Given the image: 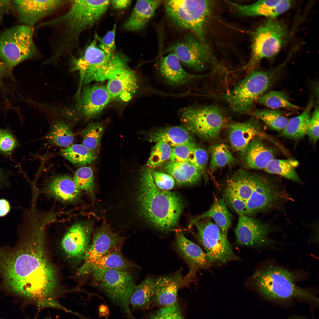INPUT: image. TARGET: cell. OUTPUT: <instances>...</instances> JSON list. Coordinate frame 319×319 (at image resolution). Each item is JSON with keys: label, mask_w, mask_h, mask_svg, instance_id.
<instances>
[{"label": "cell", "mask_w": 319, "mask_h": 319, "mask_svg": "<svg viewBox=\"0 0 319 319\" xmlns=\"http://www.w3.org/2000/svg\"><path fill=\"white\" fill-rule=\"evenodd\" d=\"M47 224L35 221L18 232L12 248L0 245V288L35 302L61 295L57 274L45 248Z\"/></svg>", "instance_id": "1"}, {"label": "cell", "mask_w": 319, "mask_h": 319, "mask_svg": "<svg viewBox=\"0 0 319 319\" xmlns=\"http://www.w3.org/2000/svg\"><path fill=\"white\" fill-rule=\"evenodd\" d=\"M68 9L54 18L39 23L38 30L48 28L50 56L44 64H56L60 59L71 56L78 47L81 35L98 21L106 13L105 5L101 0H69Z\"/></svg>", "instance_id": "2"}, {"label": "cell", "mask_w": 319, "mask_h": 319, "mask_svg": "<svg viewBox=\"0 0 319 319\" xmlns=\"http://www.w3.org/2000/svg\"><path fill=\"white\" fill-rule=\"evenodd\" d=\"M152 171L147 167L141 173L137 196L139 211L152 227L167 232L177 226L183 209V203L177 194L157 187Z\"/></svg>", "instance_id": "3"}, {"label": "cell", "mask_w": 319, "mask_h": 319, "mask_svg": "<svg viewBox=\"0 0 319 319\" xmlns=\"http://www.w3.org/2000/svg\"><path fill=\"white\" fill-rule=\"evenodd\" d=\"M295 276L282 267L267 266L253 274L252 281L257 291L265 299L272 301L300 300L310 304H317L319 300L313 294L297 286Z\"/></svg>", "instance_id": "4"}, {"label": "cell", "mask_w": 319, "mask_h": 319, "mask_svg": "<svg viewBox=\"0 0 319 319\" xmlns=\"http://www.w3.org/2000/svg\"><path fill=\"white\" fill-rule=\"evenodd\" d=\"M94 39L80 56L71 58V70L78 71L80 87L94 82L108 80L128 66V58L123 53L115 52L108 55L99 47Z\"/></svg>", "instance_id": "5"}, {"label": "cell", "mask_w": 319, "mask_h": 319, "mask_svg": "<svg viewBox=\"0 0 319 319\" xmlns=\"http://www.w3.org/2000/svg\"><path fill=\"white\" fill-rule=\"evenodd\" d=\"M167 16L175 26L191 31L205 43L206 25L211 8V1L170 0L165 1Z\"/></svg>", "instance_id": "6"}, {"label": "cell", "mask_w": 319, "mask_h": 319, "mask_svg": "<svg viewBox=\"0 0 319 319\" xmlns=\"http://www.w3.org/2000/svg\"><path fill=\"white\" fill-rule=\"evenodd\" d=\"M34 28L22 24L0 33V61L12 68L25 61L40 57L33 39Z\"/></svg>", "instance_id": "7"}, {"label": "cell", "mask_w": 319, "mask_h": 319, "mask_svg": "<svg viewBox=\"0 0 319 319\" xmlns=\"http://www.w3.org/2000/svg\"><path fill=\"white\" fill-rule=\"evenodd\" d=\"M276 74L274 71H251L223 97L234 111L250 113L256 100L272 85Z\"/></svg>", "instance_id": "8"}, {"label": "cell", "mask_w": 319, "mask_h": 319, "mask_svg": "<svg viewBox=\"0 0 319 319\" xmlns=\"http://www.w3.org/2000/svg\"><path fill=\"white\" fill-rule=\"evenodd\" d=\"M180 112L181 121L186 129L209 142L217 139L227 122L224 111L215 105H191Z\"/></svg>", "instance_id": "9"}, {"label": "cell", "mask_w": 319, "mask_h": 319, "mask_svg": "<svg viewBox=\"0 0 319 319\" xmlns=\"http://www.w3.org/2000/svg\"><path fill=\"white\" fill-rule=\"evenodd\" d=\"M92 279V284L118 307L128 319H134L129 304L136 285L131 271L110 270Z\"/></svg>", "instance_id": "10"}, {"label": "cell", "mask_w": 319, "mask_h": 319, "mask_svg": "<svg viewBox=\"0 0 319 319\" xmlns=\"http://www.w3.org/2000/svg\"><path fill=\"white\" fill-rule=\"evenodd\" d=\"M287 35L286 29L275 19L269 18L265 21L253 33L251 57L243 69L248 73L254 70L262 59L275 56Z\"/></svg>", "instance_id": "11"}, {"label": "cell", "mask_w": 319, "mask_h": 319, "mask_svg": "<svg viewBox=\"0 0 319 319\" xmlns=\"http://www.w3.org/2000/svg\"><path fill=\"white\" fill-rule=\"evenodd\" d=\"M195 236L203 247L210 265H220L238 260L227 239L224 237L219 227L207 218L194 224Z\"/></svg>", "instance_id": "12"}, {"label": "cell", "mask_w": 319, "mask_h": 319, "mask_svg": "<svg viewBox=\"0 0 319 319\" xmlns=\"http://www.w3.org/2000/svg\"><path fill=\"white\" fill-rule=\"evenodd\" d=\"M92 242L85 253L83 264L77 274L85 277L91 275L95 263L114 247L123 244L126 237L113 232L110 225L104 223L95 229Z\"/></svg>", "instance_id": "13"}, {"label": "cell", "mask_w": 319, "mask_h": 319, "mask_svg": "<svg viewBox=\"0 0 319 319\" xmlns=\"http://www.w3.org/2000/svg\"><path fill=\"white\" fill-rule=\"evenodd\" d=\"M12 13L20 24L34 28L41 20L69 3L66 0H12Z\"/></svg>", "instance_id": "14"}, {"label": "cell", "mask_w": 319, "mask_h": 319, "mask_svg": "<svg viewBox=\"0 0 319 319\" xmlns=\"http://www.w3.org/2000/svg\"><path fill=\"white\" fill-rule=\"evenodd\" d=\"M272 231L268 224L248 215L239 216L235 229L238 245L257 248L271 247L276 244L269 237Z\"/></svg>", "instance_id": "15"}, {"label": "cell", "mask_w": 319, "mask_h": 319, "mask_svg": "<svg viewBox=\"0 0 319 319\" xmlns=\"http://www.w3.org/2000/svg\"><path fill=\"white\" fill-rule=\"evenodd\" d=\"M167 51L174 53L181 63L196 71L203 70L212 61L206 44L190 35Z\"/></svg>", "instance_id": "16"}, {"label": "cell", "mask_w": 319, "mask_h": 319, "mask_svg": "<svg viewBox=\"0 0 319 319\" xmlns=\"http://www.w3.org/2000/svg\"><path fill=\"white\" fill-rule=\"evenodd\" d=\"M175 247L177 253L189 268L187 274L182 278L180 287L186 285L193 280L201 270L208 269L211 266L204 251L186 238L182 232H178L176 233Z\"/></svg>", "instance_id": "17"}, {"label": "cell", "mask_w": 319, "mask_h": 319, "mask_svg": "<svg viewBox=\"0 0 319 319\" xmlns=\"http://www.w3.org/2000/svg\"><path fill=\"white\" fill-rule=\"evenodd\" d=\"M93 226L89 220L75 222L69 228L61 241L62 248L66 254L78 262L83 261L90 244Z\"/></svg>", "instance_id": "18"}, {"label": "cell", "mask_w": 319, "mask_h": 319, "mask_svg": "<svg viewBox=\"0 0 319 319\" xmlns=\"http://www.w3.org/2000/svg\"><path fill=\"white\" fill-rule=\"evenodd\" d=\"M78 95L75 109L79 115L87 119L97 116L113 100L106 87L103 85L87 86Z\"/></svg>", "instance_id": "19"}, {"label": "cell", "mask_w": 319, "mask_h": 319, "mask_svg": "<svg viewBox=\"0 0 319 319\" xmlns=\"http://www.w3.org/2000/svg\"><path fill=\"white\" fill-rule=\"evenodd\" d=\"M281 191L274 182L263 175L246 202L248 216L272 207L281 200Z\"/></svg>", "instance_id": "20"}, {"label": "cell", "mask_w": 319, "mask_h": 319, "mask_svg": "<svg viewBox=\"0 0 319 319\" xmlns=\"http://www.w3.org/2000/svg\"><path fill=\"white\" fill-rule=\"evenodd\" d=\"M181 63L177 56L172 53L160 61L158 73L168 85L175 88L184 86L206 76V74H194L187 72L183 68Z\"/></svg>", "instance_id": "21"}, {"label": "cell", "mask_w": 319, "mask_h": 319, "mask_svg": "<svg viewBox=\"0 0 319 319\" xmlns=\"http://www.w3.org/2000/svg\"><path fill=\"white\" fill-rule=\"evenodd\" d=\"M182 269L155 279L151 305L159 308L171 305L177 302L178 293L180 287Z\"/></svg>", "instance_id": "22"}, {"label": "cell", "mask_w": 319, "mask_h": 319, "mask_svg": "<svg viewBox=\"0 0 319 319\" xmlns=\"http://www.w3.org/2000/svg\"><path fill=\"white\" fill-rule=\"evenodd\" d=\"M258 119L254 117L243 122H234L230 125L228 137L233 149L242 156L250 142L263 136Z\"/></svg>", "instance_id": "23"}, {"label": "cell", "mask_w": 319, "mask_h": 319, "mask_svg": "<svg viewBox=\"0 0 319 319\" xmlns=\"http://www.w3.org/2000/svg\"><path fill=\"white\" fill-rule=\"evenodd\" d=\"M81 191L73 179L66 175L52 177L42 189V192L47 196L65 204L78 202L80 199Z\"/></svg>", "instance_id": "24"}, {"label": "cell", "mask_w": 319, "mask_h": 319, "mask_svg": "<svg viewBox=\"0 0 319 319\" xmlns=\"http://www.w3.org/2000/svg\"><path fill=\"white\" fill-rule=\"evenodd\" d=\"M108 80L106 87L113 100L128 101L139 88L137 77L129 66L120 71Z\"/></svg>", "instance_id": "25"}, {"label": "cell", "mask_w": 319, "mask_h": 319, "mask_svg": "<svg viewBox=\"0 0 319 319\" xmlns=\"http://www.w3.org/2000/svg\"><path fill=\"white\" fill-rule=\"evenodd\" d=\"M229 3L239 14L243 16H263L275 19L291 7L290 1L260 0L252 4H242Z\"/></svg>", "instance_id": "26"}, {"label": "cell", "mask_w": 319, "mask_h": 319, "mask_svg": "<svg viewBox=\"0 0 319 319\" xmlns=\"http://www.w3.org/2000/svg\"><path fill=\"white\" fill-rule=\"evenodd\" d=\"M263 137L259 136L253 139L242 156L246 168L264 170L269 163L276 158V151L263 141Z\"/></svg>", "instance_id": "27"}, {"label": "cell", "mask_w": 319, "mask_h": 319, "mask_svg": "<svg viewBox=\"0 0 319 319\" xmlns=\"http://www.w3.org/2000/svg\"><path fill=\"white\" fill-rule=\"evenodd\" d=\"M122 245L114 247L95 263L91 274L92 278L97 277L108 270L131 271L139 267L124 255Z\"/></svg>", "instance_id": "28"}, {"label": "cell", "mask_w": 319, "mask_h": 319, "mask_svg": "<svg viewBox=\"0 0 319 319\" xmlns=\"http://www.w3.org/2000/svg\"><path fill=\"white\" fill-rule=\"evenodd\" d=\"M161 1L158 0L137 1L131 15L124 23L123 28L131 32L144 29L154 16Z\"/></svg>", "instance_id": "29"}, {"label": "cell", "mask_w": 319, "mask_h": 319, "mask_svg": "<svg viewBox=\"0 0 319 319\" xmlns=\"http://www.w3.org/2000/svg\"><path fill=\"white\" fill-rule=\"evenodd\" d=\"M263 175L239 170L228 180L226 187L234 192L246 203Z\"/></svg>", "instance_id": "30"}, {"label": "cell", "mask_w": 319, "mask_h": 319, "mask_svg": "<svg viewBox=\"0 0 319 319\" xmlns=\"http://www.w3.org/2000/svg\"><path fill=\"white\" fill-rule=\"evenodd\" d=\"M164 170L172 176L180 186L196 184L200 180L203 175L195 166L187 162L170 161L165 165Z\"/></svg>", "instance_id": "31"}, {"label": "cell", "mask_w": 319, "mask_h": 319, "mask_svg": "<svg viewBox=\"0 0 319 319\" xmlns=\"http://www.w3.org/2000/svg\"><path fill=\"white\" fill-rule=\"evenodd\" d=\"M207 218L213 219L219 228L223 236L227 239L228 232L232 224L233 217L223 198L215 199L210 209L193 220L191 224Z\"/></svg>", "instance_id": "32"}, {"label": "cell", "mask_w": 319, "mask_h": 319, "mask_svg": "<svg viewBox=\"0 0 319 319\" xmlns=\"http://www.w3.org/2000/svg\"><path fill=\"white\" fill-rule=\"evenodd\" d=\"M149 141L157 143L160 141L166 142L171 147L193 141L188 130L180 126L168 127L158 129L152 132Z\"/></svg>", "instance_id": "33"}, {"label": "cell", "mask_w": 319, "mask_h": 319, "mask_svg": "<svg viewBox=\"0 0 319 319\" xmlns=\"http://www.w3.org/2000/svg\"><path fill=\"white\" fill-rule=\"evenodd\" d=\"M155 279L152 276L146 277L136 285L129 300L131 310H145L151 306Z\"/></svg>", "instance_id": "34"}, {"label": "cell", "mask_w": 319, "mask_h": 319, "mask_svg": "<svg viewBox=\"0 0 319 319\" xmlns=\"http://www.w3.org/2000/svg\"><path fill=\"white\" fill-rule=\"evenodd\" d=\"M313 106V102L310 101L300 114L289 119L286 126L281 131V135L294 140L300 139L307 135Z\"/></svg>", "instance_id": "35"}, {"label": "cell", "mask_w": 319, "mask_h": 319, "mask_svg": "<svg viewBox=\"0 0 319 319\" xmlns=\"http://www.w3.org/2000/svg\"><path fill=\"white\" fill-rule=\"evenodd\" d=\"M61 155L78 167L87 166L94 162L98 155L83 144H71L61 151Z\"/></svg>", "instance_id": "36"}, {"label": "cell", "mask_w": 319, "mask_h": 319, "mask_svg": "<svg viewBox=\"0 0 319 319\" xmlns=\"http://www.w3.org/2000/svg\"><path fill=\"white\" fill-rule=\"evenodd\" d=\"M299 165V161L293 158L286 159L275 158L264 170L269 174L280 175L292 181L300 182V179L296 170Z\"/></svg>", "instance_id": "37"}, {"label": "cell", "mask_w": 319, "mask_h": 319, "mask_svg": "<svg viewBox=\"0 0 319 319\" xmlns=\"http://www.w3.org/2000/svg\"><path fill=\"white\" fill-rule=\"evenodd\" d=\"M45 138L52 144L65 147L71 144L74 139L70 125L61 120L56 121L52 123Z\"/></svg>", "instance_id": "38"}, {"label": "cell", "mask_w": 319, "mask_h": 319, "mask_svg": "<svg viewBox=\"0 0 319 319\" xmlns=\"http://www.w3.org/2000/svg\"><path fill=\"white\" fill-rule=\"evenodd\" d=\"M209 151L211 154L209 168L211 170H216L238 162L228 146L224 143L213 145L210 147Z\"/></svg>", "instance_id": "39"}, {"label": "cell", "mask_w": 319, "mask_h": 319, "mask_svg": "<svg viewBox=\"0 0 319 319\" xmlns=\"http://www.w3.org/2000/svg\"><path fill=\"white\" fill-rule=\"evenodd\" d=\"M104 130V126L101 123H92L80 132L83 137V144L97 155Z\"/></svg>", "instance_id": "40"}, {"label": "cell", "mask_w": 319, "mask_h": 319, "mask_svg": "<svg viewBox=\"0 0 319 319\" xmlns=\"http://www.w3.org/2000/svg\"><path fill=\"white\" fill-rule=\"evenodd\" d=\"M253 116L262 121L271 129L281 132L287 125L289 119L279 111L271 109L257 110L252 113Z\"/></svg>", "instance_id": "41"}, {"label": "cell", "mask_w": 319, "mask_h": 319, "mask_svg": "<svg viewBox=\"0 0 319 319\" xmlns=\"http://www.w3.org/2000/svg\"><path fill=\"white\" fill-rule=\"evenodd\" d=\"M271 109L276 110L284 108L293 110L298 109L299 107L291 102L287 95L283 92L273 91L265 94L256 101Z\"/></svg>", "instance_id": "42"}, {"label": "cell", "mask_w": 319, "mask_h": 319, "mask_svg": "<svg viewBox=\"0 0 319 319\" xmlns=\"http://www.w3.org/2000/svg\"><path fill=\"white\" fill-rule=\"evenodd\" d=\"M73 180L77 187L85 192L92 198H95V183L93 172L88 166L81 167L75 172Z\"/></svg>", "instance_id": "43"}, {"label": "cell", "mask_w": 319, "mask_h": 319, "mask_svg": "<svg viewBox=\"0 0 319 319\" xmlns=\"http://www.w3.org/2000/svg\"><path fill=\"white\" fill-rule=\"evenodd\" d=\"M152 148L149 157L147 162V167L151 168L161 165L169 160L172 152V147L168 144L160 141Z\"/></svg>", "instance_id": "44"}, {"label": "cell", "mask_w": 319, "mask_h": 319, "mask_svg": "<svg viewBox=\"0 0 319 319\" xmlns=\"http://www.w3.org/2000/svg\"><path fill=\"white\" fill-rule=\"evenodd\" d=\"M134 319H184L182 310L177 302L159 309L144 317Z\"/></svg>", "instance_id": "45"}, {"label": "cell", "mask_w": 319, "mask_h": 319, "mask_svg": "<svg viewBox=\"0 0 319 319\" xmlns=\"http://www.w3.org/2000/svg\"><path fill=\"white\" fill-rule=\"evenodd\" d=\"M226 203L233 209L239 216L248 215L246 203L233 191L226 187L223 193Z\"/></svg>", "instance_id": "46"}, {"label": "cell", "mask_w": 319, "mask_h": 319, "mask_svg": "<svg viewBox=\"0 0 319 319\" xmlns=\"http://www.w3.org/2000/svg\"><path fill=\"white\" fill-rule=\"evenodd\" d=\"M208 159L206 151L196 144L189 155L188 161L203 175L205 172Z\"/></svg>", "instance_id": "47"}, {"label": "cell", "mask_w": 319, "mask_h": 319, "mask_svg": "<svg viewBox=\"0 0 319 319\" xmlns=\"http://www.w3.org/2000/svg\"><path fill=\"white\" fill-rule=\"evenodd\" d=\"M17 139L9 128L0 132V153L6 155L11 154L18 145Z\"/></svg>", "instance_id": "48"}, {"label": "cell", "mask_w": 319, "mask_h": 319, "mask_svg": "<svg viewBox=\"0 0 319 319\" xmlns=\"http://www.w3.org/2000/svg\"><path fill=\"white\" fill-rule=\"evenodd\" d=\"M196 144L192 141L172 147L169 160L175 162H188L189 155Z\"/></svg>", "instance_id": "49"}, {"label": "cell", "mask_w": 319, "mask_h": 319, "mask_svg": "<svg viewBox=\"0 0 319 319\" xmlns=\"http://www.w3.org/2000/svg\"><path fill=\"white\" fill-rule=\"evenodd\" d=\"M116 25L114 24L112 29L108 31L102 37L95 35L97 41L100 42L98 47L100 49L108 55H110L115 51V36Z\"/></svg>", "instance_id": "50"}, {"label": "cell", "mask_w": 319, "mask_h": 319, "mask_svg": "<svg viewBox=\"0 0 319 319\" xmlns=\"http://www.w3.org/2000/svg\"><path fill=\"white\" fill-rule=\"evenodd\" d=\"M152 175L155 185L159 189L169 191L174 187L175 179L170 174L159 171H152Z\"/></svg>", "instance_id": "51"}, {"label": "cell", "mask_w": 319, "mask_h": 319, "mask_svg": "<svg viewBox=\"0 0 319 319\" xmlns=\"http://www.w3.org/2000/svg\"><path fill=\"white\" fill-rule=\"evenodd\" d=\"M319 108L316 107L310 117L308 124L307 135L309 139L314 143L319 139Z\"/></svg>", "instance_id": "52"}, {"label": "cell", "mask_w": 319, "mask_h": 319, "mask_svg": "<svg viewBox=\"0 0 319 319\" xmlns=\"http://www.w3.org/2000/svg\"><path fill=\"white\" fill-rule=\"evenodd\" d=\"M34 303L39 308H50L59 309L81 318V315L78 314V313L74 312L64 307L59 302L57 299H48L37 301Z\"/></svg>", "instance_id": "53"}, {"label": "cell", "mask_w": 319, "mask_h": 319, "mask_svg": "<svg viewBox=\"0 0 319 319\" xmlns=\"http://www.w3.org/2000/svg\"><path fill=\"white\" fill-rule=\"evenodd\" d=\"M13 10L12 0H0V24L5 15L12 13Z\"/></svg>", "instance_id": "54"}, {"label": "cell", "mask_w": 319, "mask_h": 319, "mask_svg": "<svg viewBox=\"0 0 319 319\" xmlns=\"http://www.w3.org/2000/svg\"><path fill=\"white\" fill-rule=\"evenodd\" d=\"M131 1L130 0H110V4L115 9H123L128 7Z\"/></svg>", "instance_id": "55"}, {"label": "cell", "mask_w": 319, "mask_h": 319, "mask_svg": "<svg viewBox=\"0 0 319 319\" xmlns=\"http://www.w3.org/2000/svg\"><path fill=\"white\" fill-rule=\"evenodd\" d=\"M10 209L9 201L4 198L0 199V217H4L7 214Z\"/></svg>", "instance_id": "56"}, {"label": "cell", "mask_w": 319, "mask_h": 319, "mask_svg": "<svg viewBox=\"0 0 319 319\" xmlns=\"http://www.w3.org/2000/svg\"><path fill=\"white\" fill-rule=\"evenodd\" d=\"M9 173L0 168V190L9 186Z\"/></svg>", "instance_id": "57"}, {"label": "cell", "mask_w": 319, "mask_h": 319, "mask_svg": "<svg viewBox=\"0 0 319 319\" xmlns=\"http://www.w3.org/2000/svg\"><path fill=\"white\" fill-rule=\"evenodd\" d=\"M98 311V314L100 317L106 318L110 315L109 308L106 305L102 304L99 305Z\"/></svg>", "instance_id": "58"}, {"label": "cell", "mask_w": 319, "mask_h": 319, "mask_svg": "<svg viewBox=\"0 0 319 319\" xmlns=\"http://www.w3.org/2000/svg\"><path fill=\"white\" fill-rule=\"evenodd\" d=\"M305 318L304 316L298 315H292L286 319H303Z\"/></svg>", "instance_id": "59"}, {"label": "cell", "mask_w": 319, "mask_h": 319, "mask_svg": "<svg viewBox=\"0 0 319 319\" xmlns=\"http://www.w3.org/2000/svg\"><path fill=\"white\" fill-rule=\"evenodd\" d=\"M4 64L3 63L1 62L0 61V72L3 69V68H4Z\"/></svg>", "instance_id": "60"}, {"label": "cell", "mask_w": 319, "mask_h": 319, "mask_svg": "<svg viewBox=\"0 0 319 319\" xmlns=\"http://www.w3.org/2000/svg\"><path fill=\"white\" fill-rule=\"evenodd\" d=\"M45 319H52L50 317H47L45 318Z\"/></svg>", "instance_id": "61"}, {"label": "cell", "mask_w": 319, "mask_h": 319, "mask_svg": "<svg viewBox=\"0 0 319 319\" xmlns=\"http://www.w3.org/2000/svg\"><path fill=\"white\" fill-rule=\"evenodd\" d=\"M32 319H36V316L34 318H33Z\"/></svg>", "instance_id": "62"}, {"label": "cell", "mask_w": 319, "mask_h": 319, "mask_svg": "<svg viewBox=\"0 0 319 319\" xmlns=\"http://www.w3.org/2000/svg\"><path fill=\"white\" fill-rule=\"evenodd\" d=\"M1 130L0 129V131H1Z\"/></svg>", "instance_id": "63"}]
</instances>
